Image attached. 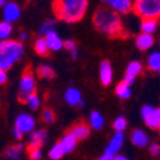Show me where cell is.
<instances>
[{
  "mask_svg": "<svg viewBox=\"0 0 160 160\" xmlns=\"http://www.w3.org/2000/svg\"><path fill=\"white\" fill-rule=\"evenodd\" d=\"M93 23L99 32L111 38L127 36L119 14L109 8H99L93 15Z\"/></svg>",
  "mask_w": 160,
  "mask_h": 160,
  "instance_id": "6da1fadb",
  "label": "cell"
},
{
  "mask_svg": "<svg viewBox=\"0 0 160 160\" xmlns=\"http://www.w3.org/2000/svg\"><path fill=\"white\" fill-rule=\"evenodd\" d=\"M56 17L66 23H76L84 18L88 9V0H53Z\"/></svg>",
  "mask_w": 160,
  "mask_h": 160,
  "instance_id": "7a4b0ae2",
  "label": "cell"
},
{
  "mask_svg": "<svg viewBox=\"0 0 160 160\" xmlns=\"http://www.w3.org/2000/svg\"><path fill=\"white\" fill-rule=\"evenodd\" d=\"M24 56L23 45L15 39L0 41V70H9Z\"/></svg>",
  "mask_w": 160,
  "mask_h": 160,
  "instance_id": "3957f363",
  "label": "cell"
},
{
  "mask_svg": "<svg viewBox=\"0 0 160 160\" xmlns=\"http://www.w3.org/2000/svg\"><path fill=\"white\" fill-rule=\"evenodd\" d=\"M131 10L141 19H158L160 15V0H135Z\"/></svg>",
  "mask_w": 160,
  "mask_h": 160,
  "instance_id": "277c9868",
  "label": "cell"
},
{
  "mask_svg": "<svg viewBox=\"0 0 160 160\" xmlns=\"http://www.w3.org/2000/svg\"><path fill=\"white\" fill-rule=\"evenodd\" d=\"M33 93H36V78H34L33 72L31 71V69L28 68L22 74L21 83H19V94H18L19 102L24 103L27 97Z\"/></svg>",
  "mask_w": 160,
  "mask_h": 160,
  "instance_id": "5b68a950",
  "label": "cell"
},
{
  "mask_svg": "<svg viewBox=\"0 0 160 160\" xmlns=\"http://www.w3.org/2000/svg\"><path fill=\"white\" fill-rule=\"evenodd\" d=\"M141 117L144 118L145 125L151 130H159L160 127V111L152 106H144L141 108Z\"/></svg>",
  "mask_w": 160,
  "mask_h": 160,
  "instance_id": "8992f818",
  "label": "cell"
},
{
  "mask_svg": "<svg viewBox=\"0 0 160 160\" xmlns=\"http://www.w3.org/2000/svg\"><path fill=\"white\" fill-rule=\"evenodd\" d=\"M14 127L21 131L23 135L24 133H31L36 127V119H34L33 116H31L28 113H21V114H18L17 118H15Z\"/></svg>",
  "mask_w": 160,
  "mask_h": 160,
  "instance_id": "52a82bcc",
  "label": "cell"
},
{
  "mask_svg": "<svg viewBox=\"0 0 160 160\" xmlns=\"http://www.w3.org/2000/svg\"><path fill=\"white\" fill-rule=\"evenodd\" d=\"M123 141H125V135H123V132L116 131L114 135L112 136V138L109 140L108 145L106 146L104 154H106V155H111V156L117 155L118 151L121 150L122 145H123Z\"/></svg>",
  "mask_w": 160,
  "mask_h": 160,
  "instance_id": "ba28073f",
  "label": "cell"
},
{
  "mask_svg": "<svg viewBox=\"0 0 160 160\" xmlns=\"http://www.w3.org/2000/svg\"><path fill=\"white\" fill-rule=\"evenodd\" d=\"M113 12L118 14H126L132 9V0H102Z\"/></svg>",
  "mask_w": 160,
  "mask_h": 160,
  "instance_id": "9c48e42d",
  "label": "cell"
},
{
  "mask_svg": "<svg viewBox=\"0 0 160 160\" xmlns=\"http://www.w3.org/2000/svg\"><path fill=\"white\" fill-rule=\"evenodd\" d=\"M47 140V131L41 130H33L28 138V149H41Z\"/></svg>",
  "mask_w": 160,
  "mask_h": 160,
  "instance_id": "30bf717a",
  "label": "cell"
},
{
  "mask_svg": "<svg viewBox=\"0 0 160 160\" xmlns=\"http://www.w3.org/2000/svg\"><path fill=\"white\" fill-rule=\"evenodd\" d=\"M21 8H19L18 4L15 3H7L5 7L3 8V18H4V22H8V23H14L17 22L19 18H21Z\"/></svg>",
  "mask_w": 160,
  "mask_h": 160,
  "instance_id": "8fae6325",
  "label": "cell"
},
{
  "mask_svg": "<svg viewBox=\"0 0 160 160\" xmlns=\"http://www.w3.org/2000/svg\"><path fill=\"white\" fill-rule=\"evenodd\" d=\"M142 72V65L141 62H138V61H131L127 68H126V75L123 78L122 82L127 85H132L133 82H135V79Z\"/></svg>",
  "mask_w": 160,
  "mask_h": 160,
  "instance_id": "7c38bea8",
  "label": "cell"
},
{
  "mask_svg": "<svg viewBox=\"0 0 160 160\" xmlns=\"http://www.w3.org/2000/svg\"><path fill=\"white\" fill-rule=\"evenodd\" d=\"M65 101L71 107H83L84 106L82 93L76 88H69L65 92Z\"/></svg>",
  "mask_w": 160,
  "mask_h": 160,
  "instance_id": "4fadbf2b",
  "label": "cell"
},
{
  "mask_svg": "<svg viewBox=\"0 0 160 160\" xmlns=\"http://www.w3.org/2000/svg\"><path fill=\"white\" fill-rule=\"evenodd\" d=\"M99 78H101V83L104 87H108L112 83L113 70H112L111 62L107 61V60H104V61L101 62V66H99Z\"/></svg>",
  "mask_w": 160,
  "mask_h": 160,
  "instance_id": "5bb4252c",
  "label": "cell"
},
{
  "mask_svg": "<svg viewBox=\"0 0 160 160\" xmlns=\"http://www.w3.org/2000/svg\"><path fill=\"white\" fill-rule=\"evenodd\" d=\"M131 141L137 148H146L150 144V137L148 136V133L145 131L136 128L131 133Z\"/></svg>",
  "mask_w": 160,
  "mask_h": 160,
  "instance_id": "9a60e30c",
  "label": "cell"
},
{
  "mask_svg": "<svg viewBox=\"0 0 160 160\" xmlns=\"http://www.w3.org/2000/svg\"><path fill=\"white\" fill-rule=\"evenodd\" d=\"M43 38H45L46 45L48 47V51H58V50H61L62 46H64V41L60 38V36L56 33V31L46 34Z\"/></svg>",
  "mask_w": 160,
  "mask_h": 160,
  "instance_id": "2e32d148",
  "label": "cell"
},
{
  "mask_svg": "<svg viewBox=\"0 0 160 160\" xmlns=\"http://www.w3.org/2000/svg\"><path fill=\"white\" fill-rule=\"evenodd\" d=\"M69 132L79 141V140H85V138L89 136V133H90V127H89V125H87V123H84V122H79V123H75V125L70 128Z\"/></svg>",
  "mask_w": 160,
  "mask_h": 160,
  "instance_id": "e0dca14e",
  "label": "cell"
},
{
  "mask_svg": "<svg viewBox=\"0 0 160 160\" xmlns=\"http://www.w3.org/2000/svg\"><path fill=\"white\" fill-rule=\"evenodd\" d=\"M155 43V39L152 34H148V33H140L136 37V47L140 51H148L149 48H151Z\"/></svg>",
  "mask_w": 160,
  "mask_h": 160,
  "instance_id": "ac0fdd59",
  "label": "cell"
},
{
  "mask_svg": "<svg viewBox=\"0 0 160 160\" xmlns=\"http://www.w3.org/2000/svg\"><path fill=\"white\" fill-rule=\"evenodd\" d=\"M58 142H60V145H61V148H62L65 154H70V152H72L75 150V148L78 145V140L70 132H68L61 137V140H60Z\"/></svg>",
  "mask_w": 160,
  "mask_h": 160,
  "instance_id": "d6986e66",
  "label": "cell"
},
{
  "mask_svg": "<svg viewBox=\"0 0 160 160\" xmlns=\"http://www.w3.org/2000/svg\"><path fill=\"white\" fill-rule=\"evenodd\" d=\"M158 27H159L158 19H151V18L142 19L141 26H140V28H141V33H148V34H154L158 31Z\"/></svg>",
  "mask_w": 160,
  "mask_h": 160,
  "instance_id": "ffe728a7",
  "label": "cell"
},
{
  "mask_svg": "<svg viewBox=\"0 0 160 160\" xmlns=\"http://www.w3.org/2000/svg\"><path fill=\"white\" fill-rule=\"evenodd\" d=\"M104 126V117L98 111H93L89 114V127L94 130H101Z\"/></svg>",
  "mask_w": 160,
  "mask_h": 160,
  "instance_id": "44dd1931",
  "label": "cell"
},
{
  "mask_svg": "<svg viewBox=\"0 0 160 160\" xmlns=\"http://www.w3.org/2000/svg\"><path fill=\"white\" fill-rule=\"evenodd\" d=\"M23 150H24V145L23 144H17V145L8 146L4 154L10 160H19V158H21Z\"/></svg>",
  "mask_w": 160,
  "mask_h": 160,
  "instance_id": "7402d4cb",
  "label": "cell"
},
{
  "mask_svg": "<svg viewBox=\"0 0 160 160\" xmlns=\"http://www.w3.org/2000/svg\"><path fill=\"white\" fill-rule=\"evenodd\" d=\"M148 69L152 72H158L160 70V52L154 51L148 57Z\"/></svg>",
  "mask_w": 160,
  "mask_h": 160,
  "instance_id": "603a6c76",
  "label": "cell"
},
{
  "mask_svg": "<svg viewBox=\"0 0 160 160\" xmlns=\"http://www.w3.org/2000/svg\"><path fill=\"white\" fill-rule=\"evenodd\" d=\"M114 92H116V95H117L119 99H128V98L131 97V88H130V85L125 84L123 82H121V83L117 84Z\"/></svg>",
  "mask_w": 160,
  "mask_h": 160,
  "instance_id": "cb8c5ba5",
  "label": "cell"
},
{
  "mask_svg": "<svg viewBox=\"0 0 160 160\" xmlns=\"http://www.w3.org/2000/svg\"><path fill=\"white\" fill-rule=\"evenodd\" d=\"M34 51L37 55L39 56H47L48 55V47L46 45V41H45V38L43 37H39L36 39V42H34Z\"/></svg>",
  "mask_w": 160,
  "mask_h": 160,
  "instance_id": "d4e9b609",
  "label": "cell"
},
{
  "mask_svg": "<svg viewBox=\"0 0 160 160\" xmlns=\"http://www.w3.org/2000/svg\"><path fill=\"white\" fill-rule=\"evenodd\" d=\"M56 28V21H53V19H47V21H45L41 27H39V34H41V37H45L46 34L53 32Z\"/></svg>",
  "mask_w": 160,
  "mask_h": 160,
  "instance_id": "484cf974",
  "label": "cell"
},
{
  "mask_svg": "<svg viewBox=\"0 0 160 160\" xmlns=\"http://www.w3.org/2000/svg\"><path fill=\"white\" fill-rule=\"evenodd\" d=\"M13 32V27L10 23L8 22H0V41H5V39H9L10 34Z\"/></svg>",
  "mask_w": 160,
  "mask_h": 160,
  "instance_id": "4316f807",
  "label": "cell"
},
{
  "mask_svg": "<svg viewBox=\"0 0 160 160\" xmlns=\"http://www.w3.org/2000/svg\"><path fill=\"white\" fill-rule=\"evenodd\" d=\"M64 155H65V152H64L61 145H60V142H56V144L51 148V150L48 151V158H50L51 160H60Z\"/></svg>",
  "mask_w": 160,
  "mask_h": 160,
  "instance_id": "83f0119b",
  "label": "cell"
},
{
  "mask_svg": "<svg viewBox=\"0 0 160 160\" xmlns=\"http://www.w3.org/2000/svg\"><path fill=\"white\" fill-rule=\"evenodd\" d=\"M37 74H38L39 78H42V79H53V76H55L53 69L48 65H41L37 70Z\"/></svg>",
  "mask_w": 160,
  "mask_h": 160,
  "instance_id": "f1b7e54d",
  "label": "cell"
},
{
  "mask_svg": "<svg viewBox=\"0 0 160 160\" xmlns=\"http://www.w3.org/2000/svg\"><path fill=\"white\" fill-rule=\"evenodd\" d=\"M24 103H27V106H28L32 111H36V109H38L39 104H41V99H39V97H38L36 93H33V94H31V95L27 97V99H26Z\"/></svg>",
  "mask_w": 160,
  "mask_h": 160,
  "instance_id": "f546056e",
  "label": "cell"
},
{
  "mask_svg": "<svg viewBox=\"0 0 160 160\" xmlns=\"http://www.w3.org/2000/svg\"><path fill=\"white\" fill-rule=\"evenodd\" d=\"M113 128L116 131H121L123 132L127 128V119L123 116H118L114 121H113Z\"/></svg>",
  "mask_w": 160,
  "mask_h": 160,
  "instance_id": "4dcf8cb0",
  "label": "cell"
},
{
  "mask_svg": "<svg viewBox=\"0 0 160 160\" xmlns=\"http://www.w3.org/2000/svg\"><path fill=\"white\" fill-rule=\"evenodd\" d=\"M42 119H43V122H45V123H48V125L53 123V122H55V119H56L55 112H53L51 108H46V109H43V112H42Z\"/></svg>",
  "mask_w": 160,
  "mask_h": 160,
  "instance_id": "1f68e13d",
  "label": "cell"
},
{
  "mask_svg": "<svg viewBox=\"0 0 160 160\" xmlns=\"http://www.w3.org/2000/svg\"><path fill=\"white\" fill-rule=\"evenodd\" d=\"M28 155L31 160H41L43 154L41 149H28Z\"/></svg>",
  "mask_w": 160,
  "mask_h": 160,
  "instance_id": "d6a6232c",
  "label": "cell"
},
{
  "mask_svg": "<svg viewBox=\"0 0 160 160\" xmlns=\"http://www.w3.org/2000/svg\"><path fill=\"white\" fill-rule=\"evenodd\" d=\"M149 150H150V154H151L152 156H158L159 152H160V146H159L158 142H152V144L149 146Z\"/></svg>",
  "mask_w": 160,
  "mask_h": 160,
  "instance_id": "836d02e7",
  "label": "cell"
},
{
  "mask_svg": "<svg viewBox=\"0 0 160 160\" xmlns=\"http://www.w3.org/2000/svg\"><path fill=\"white\" fill-rule=\"evenodd\" d=\"M62 48H66L68 51H74V50H76V43L74 42V41H71V39H68V41H64V46H62Z\"/></svg>",
  "mask_w": 160,
  "mask_h": 160,
  "instance_id": "e575fe53",
  "label": "cell"
},
{
  "mask_svg": "<svg viewBox=\"0 0 160 160\" xmlns=\"http://www.w3.org/2000/svg\"><path fill=\"white\" fill-rule=\"evenodd\" d=\"M8 80V75H7V71L4 70H0V87L4 85Z\"/></svg>",
  "mask_w": 160,
  "mask_h": 160,
  "instance_id": "d590c367",
  "label": "cell"
},
{
  "mask_svg": "<svg viewBox=\"0 0 160 160\" xmlns=\"http://www.w3.org/2000/svg\"><path fill=\"white\" fill-rule=\"evenodd\" d=\"M12 133H13V136H14L17 140H22V137H23V133L19 131V130H17L15 127L12 130Z\"/></svg>",
  "mask_w": 160,
  "mask_h": 160,
  "instance_id": "8d00e7d4",
  "label": "cell"
},
{
  "mask_svg": "<svg viewBox=\"0 0 160 160\" xmlns=\"http://www.w3.org/2000/svg\"><path fill=\"white\" fill-rule=\"evenodd\" d=\"M113 160H130V159H128V158H126V156H123V155L117 154V155H114V156H113Z\"/></svg>",
  "mask_w": 160,
  "mask_h": 160,
  "instance_id": "74e56055",
  "label": "cell"
},
{
  "mask_svg": "<svg viewBox=\"0 0 160 160\" xmlns=\"http://www.w3.org/2000/svg\"><path fill=\"white\" fill-rule=\"evenodd\" d=\"M98 160H113V156H111V155H103V156H101V158H99Z\"/></svg>",
  "mask_w": 160,
  "mask_h": 160,
  "instance_id": "f35d334b",
  "label": "cell"
},
{
  "mask_svg": "<svg viewBox=\"0 0 160 160\" xmlns=\"http://www.w3.org/2000/svg\"><path fill=\"white\" fill-rule=\"evenodd\" d=\"M27 38H28V33L27 32H22L21 33V39H22V41H26Z\"/></svg>",
  "mask_w": 160,
  "mask_h": 160,
  "instance_id": "ab89813d",
  "label": "cell"
},
{
  "mask_svg": "<svg viewBox=\"0 0 160 160\" xmlns=\"http://www.w3.org/2000/svg\"><path fill=\"white\" fill-rule=\"evenodd\" d=\"M7 3H8V0H0V8H4Z\"/></svg>",
  "mask_w": 160,
  "mask_h": 160,
  "instance_id": "60d3db41",
  "label": "cell"
},
{
  "mask_svg": "<svg viewBox=\"0 0 160 160\" xmlns=\"http://www.w3.org/2000/svg\"><path fill=\"white\" fill-rule=\"evenodd\" d=\"M71 57H72V58H76V57H78V51H76V50L71 51Z\"/></svg>",
  "mask_w": 160,
  "mask_h": 160,
  "instance_id": "b9f144b4",
  "label": "cell"
},
{
  "mask_svg": "<svg viewBox=\"0 0 160 160\" xmlns=\"http://www.w3.org/2000/svg\"><path fill=\"white\" fill-rule=\"evenodd\" d=\"M0 102H2V92H0Z\"/></svg>",
  "mask_w": 160,
  "mask_h": 160,
  "instance_id": "7bdbcfd3",
  "label": "cell"
}]
</instances>
